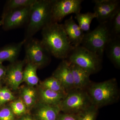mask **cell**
I'll use <instances>...</instances> for the list:
<instances>
[{"mask_svg":"<svg viewBox=\"0 0 120 120\" xmlns=\"http://www.w3.org/2000/svg\"><path fill=\"white\" fill-rule=\"evenodd\" d=\"M42 43L51 55L65 60L73 49L63 24L52 22L42 30Z\"/></svg>","mask_w":120,"mask_h":120,"instance_id":"6da1fadb","label":"cell"},{"mask_svg":"<svg viewBox=\"0 0 120 120\" xmlns=\"http://www.w3.org/2000/svg\"><path fill=\"white\" fill-rule=\"evenodd\" d=\"M53 2V0H36L31 5L24 39L32 38L37 32L52 22Z\"/></svg>","mask_w":120,"mask_h":120,"instance_id":"7a4b0ae2","label":"cell"},{"mask_svg":"<svg viewBox=\"0 0 120 120\" xmlns=\"http://www.w3.org/2000/svg\"><path fill=\"white\" fill-rule=\"evenodd\" d=\"M92 105L99 109L116 102L120 90L114 78L101 82H91L86 90Z\"/></svg>","mask_w":120,"mask_h":120,"instance_id":"3957f363","label":"cell"},{"mask_svg":"<svg viewBox=\"0 0 120 120\" xmlns=\"http://www.w3.org/2000/svg\"><path fill=\"white\" fill-rule=\"evenodd\" d=\"M113 37L109 22L101 23L94 30L85 34L81 45L90 51L103 56L106 45Z\"/></svg>","mask_w":120,"mask_h":120,"instance_id":"277c9868","label":"cell"},{"mask_svg":"<svg viewBox=\"0 0 120 120\" xmlns=\"http://www.w3.org/2000/svg\"><path fill=\"white\" fill-rule=\"evenodd\" d=\"M102 56L80 45L74 47L68 56L67 60L83 69L91 75L101 70Z\"/></svg>","mask_w":120,"mask_h":120,"instance_id":"5b68a950","label":"cell"},{"mask_svg":"<svg viewBox=\"0 0 120 120\" xmlns=\"http://www.w3.org/2000/svg\"><path fill=\"white\" fill-rule=\"evenodd\" d=\"M93 105L86 90L75 89L67 93L59 106L64 113L78 114Z\"/></svg>","mask_w":120,"mask_h":120,"instance_id":"8992f818","label":"cell"},{"mask_svg":"<svg viewBox=\"0 0 120 120\" xmlns=\"http://www.w3.org/2000/svg\"><path fill=\"white\" fill-rule=\"evenodd\" d=\"M24 45L26 62L36 65L38 68H42L49 64L51 54L41 41L32 38L26 40Z\"/></svg>","mask_w":120,"mask_h":120,"instance_id":"52a82bcc","label":"cell"},{"mask_svg":"<svg viewBox=\"0 0 120 120\" xmlns=\"http://www.w3.org/2000/svg\"><path fill=\"white\" fill-rule=\"evenodd\" d=\"M82 0H53L52 10V22L62 21L68 15L80 13Z\"/></svg>","mask_w":120,"mask_h":120,"instance_id":"ba28073f","label":"cell"},{"mask_svg":"<svg viewBox=\"0 0 120 120\" xmlns=\"http://www.w3.org/2000/svg\"><path fill=\"white\" fill-rule=\"evenodd\" d=\"M31 5L15 9L2 15L0 26H2L5 30L7 31L26 25Z\"/></svg>","mask_w":120,"mask_h":120,"instance_id":"9c48e42d","label":"cell"},{"mask_svg":"<svg viewBox=\"0 0 120 120\" xmlns=\"http://www.w3.org/2000/svg\"><path fill=\"white\" fill-rule=\"evenodd\" d=\"M94 11L99 23L109 22L120 9V1L95 0Z\"/></svg>","mask_w":120,"mask_h":120,"instance_id":"30bf717a","label":"cell"},{"mask_svg":"<svg viewBox=\"0 0 120 120\" xmlns=\"http://www.w3.org/2000/svg\"><path fill=\"white\" fill-rule=\"evenodd\" d=\"M26 60H17L7 67L4 81L9 89L16 90L23 82V68L26 64Z\"/></svg>","mask_w":120,"mask_h":120,"instance_id":"8fae6325","label":"cell"},{"mask_svg":"<svg viewBox=\"0 0 120 120\" xmlns=\"http://www.w3.org/2000/svg\"><path fill=\"white\" fill-rule=\"evenodd\" d=\"M70 65L68 60H63L52 75L62 84L67 93L75 89Z\"/></svg>","mask_w":120,"mask_h":120,"instance_id":"7c38bea8","label":"cell"},{"mask_svg":"<svg viewBox=\"0 0 120 120\" xmlns=\"http://www.w3.org/2000/svg\"><path fill=\"white\" fill-rule=\"evenodd\" d=\"M63 25L71 45L74 47L81 45L85 34L76 23L72 16L66 20Z\"/></svg>","mask_w":120,"mask_h":120,"instance_id":"4fadbf2b","label":"cell"},{"mask_svg":"<svg viewBox=\"0 0 120 120\" xmlns=\"http://www.w3.org/2000/svg\"><path fill=\"white\" fill-rule=\"evenodd\" d=\"M70 64L75 89L86 90L92 82L90 79V74L76 65Z\"/></svg>","mask_w":120,"mask_h":120,"instance_id":"5bb4252c","label":"cell"},{"mask_svg":"<svg viewBox=\"0 0 120 120\" xmlns=\"http://www.w3.org/2000/svg\"><path fill=\"white\" fill-rule=\"evenodd\" d=\"M38 94L40 103L58 107L67 95L42 88L40 86Z\"/></svg>","mask_w":120,"mask_h":120,"instance_id":"9a60e30c","label":"cell"},{"mask_svg":"<svg viewBox=\"0 0 120 120\" xmlns=\"http://www.w3.org/2000/svg\"><path fill=\"white\" fill-rule=\"evenodd\" d=\"M26 39L17 43H12L6 45L0 49V63L8 61L11 63L17 61L22 46L25 43Z\"/></svg>","mask_w":120,"mask_h":120,"instance_id":"2e32d148","label":"cell"},{"mask_svg":"<svg viewBox=\"0 0 120 120\" xmlns=\"http://www.w3.org/2000/svg\"><path fill=\"white\" fill-rule=\"evenodd\" d=\"M60 110L58 106H54L39 102L35 112L37 120H57Z\"/></svg>","mask_w":120,"mask_h":120,"instance_id":"e0dca14e","label":"cell"},{"mask_svg":"<svg viewBox=\"0 0 120 120\" xmlns=\"http://www.w3.org/2000/svg\"><path fill=\"white\" fill-rule=\"evenodd\" d=\"M114 66L120 67V37H113L107 43L105 51Z\"/></svg>","mask_w":120,"mask_h":120,"instance_id":"ac0fdd59","label":"cell"},{"mask_svg":"<svg viewBox=\"0 0 120 120\" xmlns=\"http://www.w3.org/2000/svg\"><path fill=\"white\" fill-rule=\"evenodd\" d=\"M26 66L23 71V82H25L29 86L34 87L38 85L39 79L37 74L38 69L35 65L26 62Z\"/></svg>","mask_w":120,"mask_h":120,"instance_id":"d6986e66","label":"cell"},{"mask_svg":"<svg viewBox=\"0 0 120 120\" xmlns=\"http://www.w3.org/2000/svg\"><path fill=\"white\" fill-rule=\"evenodd\" d=\"M21 99L26 106L28 110L34 106L37 103L38 91L34 87L28 86L23 87L21 90Z\"/></svg>","mask_w":120,"mask_h":120,"instance_id":"ffe728a7","label":"cell"},{"mask_svg":"<svg viewBox=\"0 0 120 120\" xmlns=\"http://www.w3.org/2000/svg\"><path fill=\"white\" fill-rule=\"evenodd\" d=\"M75 19L77 20L79 26L83 32L90 31V26L92 20L97 16L94 12H88L85 13H79L76 15Z\"/></svg>","mask_w":120,"mask_h":120,"instance_id":"44dd1931","label":"cell"},{"mask_svg":"<svg viewBox=\"0 0 120 120\" xmlns=\"http://www.w3.org/2000/svg\"><path fill=\"white\" fill-rule=\"evenodd\" d=\"M40 86L55 92L65 94H67L62 84L58 80L52 76L47 78L41 82Z\"/></svg>","mask_w":120,"mask_h":120,"instance_id":"7402d4cb","label":"cell"},{"mask_svg":"<svg viewBox=\"0 0 120 120\" xmlns=\"http://www.w3.org/2000/svg\"><path fill=\"white\" fill-rule=\"evenodd\" d=\"M36 0H9L7 1L5 5L2 15H5L9 12L32 5Z\"/></svg>","mask_w":120,"mask_h":120,"instance_id":"603a6c76","label":"cell"},{"mask_svg":"<svg viewBox=\"0 0 120 120\" xmlns=\"http://www.w3.org/2000/svg\"><path fill=\"white\" fill-rule=\"evenodd\" d=\"M10 103L9 105L15 116H23L28 113L29 110L21 98L15 99Z\"/></svg>","mask_w":120,"mask_h":120,"instance_id":"cb8c5ba5","label":"cell"},{"mask_svg":"<svg viewBox=\"0 0 120 120\" xmlns=\"http://www.w3.org/2000/svg\"><path fill=\"white\" fill-rule=\"evenodd\" d=\"M15 99V95L8 86H2L0 87V107Z\"/></svg>","mask_w":120,"mask_h":120,"instance_id":"d4e9b609","label":"cell"},{"mask_svg":"<svg viewBox=\"0 0 120 120\" xmlns=\"http://www.w3.org/2000/svg\"><path fill=\"white\" fill-rule=\"evenodd\" d=\"M109 23L112 36H120V9L109 21Z\"/></svg>","mask_w":120,"mask_h":120,"instance_id":"484cf974","label":"cell"},{"mask_svg":"<svg viewBox=\"0 0 120 120\" xmlns=\"http://www.w3.org/2000/svg\"><path fill=\"white\" fill-rule=\"evenodd\" d=\"M98 109L92 105L87 109L79 113V120H95Z\"/></svg>","mask_w":120,"mask_h":120,"instance_id":"4316f807","label":"cell"},{"mask_svg":"<svg viewBox=\"0 0 120 120\" xmlns=\"http://www.w3.org/2000/svg\"><path fill=\"white\" fill-rule=\"evenodd\" d=\"M0 120H15V116L9 105L0 107Z\"/></svg>","mask_w":120,"mask_h":120,"instance_id":"83f0119b","label":"cell"},{"mask_svg":"<svg viewBox=\"0 0 120 120\" xmlns=\"http://www.w3.org/2000/svg\"><path fill=\"white\" fill-rule=\"evenodd\" d=\"M79 114L64 113L60 114L57 120H79Z\"/></svg>","mask_w":120,"mask_h":120,"instance_id":"f1b7e54d","label":"cell"},{"mask_svg":"<svg viewBox=\"0 0 120 120\" xmlns=\"http://www.w3.org/2000/svg\"><path fill=\"white\" fill-rule=\"evenodd\" d=\"M7 71V67L0 63V79L4 80Z\"/></svg>","mask_w":120,"mask_h":120,"instance_id":"f546056e","label":"cell"},{"mask_svg":"<svg viewBox=\"0 0 120 120\" xmlns=\"http://www.w3.org/2000/svg\"><path fill=\"white\" fill-rule=\"evenodd\" d=\"M19 120H36L28 115H24Z\"/></svg>","mask_w":120,"mask_h":120,"instance_id":"4dcf8cb0","label":"cell"},{"mask_svg":"<svg viewBox=\"0 0 120 120\" xmlns=\"http://www.w3.org/2000/svg\"><path fill=\"white\" fill-rule=\"evenodd\" d=\"M4 82V80L2 79H0V87L3 86L2 84H3Z\"/></svg>","mask_w":120,"mask_h":120,"instance_id":"1f68e13d","label":"cell"}]
</instances>
